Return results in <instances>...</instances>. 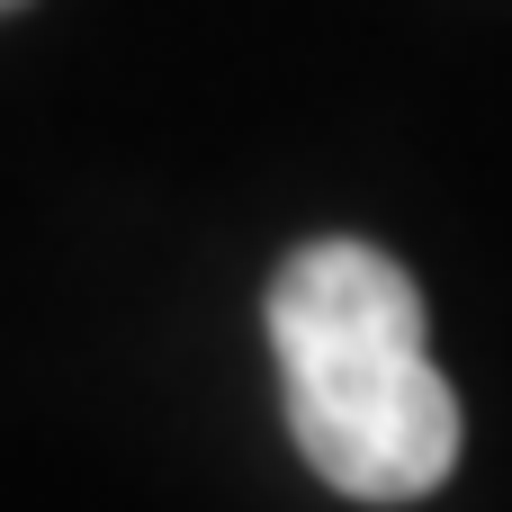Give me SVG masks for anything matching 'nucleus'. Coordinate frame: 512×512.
Here are the masks:
<instances>
[{
    "mask_svg": "<svg viewBox=\"0 0 512 512\" xmlns=\"http://www.w3.org/2000/svg\"><path fill=\"white\" fill-rule=\"evenodd\" d=\"M288 432L351 504H414L459 468V396L432 369L414 279L378 243H306L270 279Z\"/></svg>",
    "mask_w": 512,
    "mask_h": 512,
    "instance_id": "1",
    "label": "nucleus"
},
{
    "mask_svg": "<svg viewBox=\"0 0 512 512\" xmlns=\"http://www.w3.org/2000/svg\"><path fill=\"white\" fill-rule=\"evenodd\" d=\"M0 9H18V0H0Z\"/></svg>",
    "mask_w": 512,
    "mask_h": 512,
    "instance_id": "2",
    "label": "nucleus"
}]
</instances>
